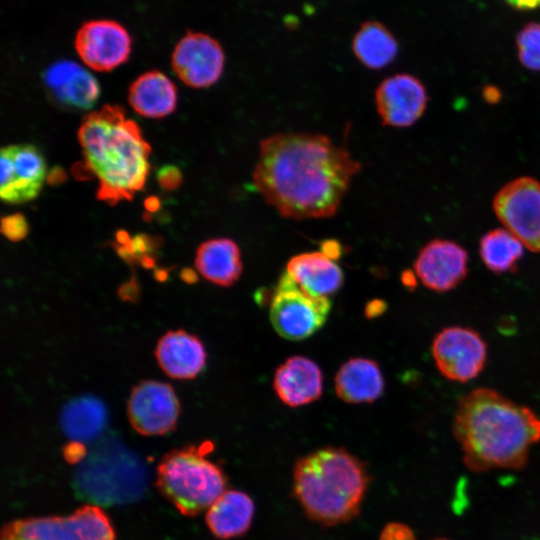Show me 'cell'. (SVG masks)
<instances>
[{
	"instance_id": "6da1fadb",
	"label": "cell",
	"mask_w": 540,
	"mask_h": 540,
	"mask_svg": "<svg viewBox=\"0 0 540 540\" xmlns=\"http://www.w3.org/2000/svg\"><path fill=\"white\" fill-rule=\"evenodd\" d=\"M361 168L344 145L327 135L276 133L261 140L252 181L284 218H330Z\"/></svg>"
},
{
	"instance_id": "7a4b0ae2",
	"label": "cell",
	"mask_w": 540,
	"mask_h": 540,
	"mask_svg": "<svg viewBox=\"0 0 540 540\" xmlns=\"http://www.w3.org/2000/svg\"><path fill=\"white\" fill-rule=\"evenodd\" d=\"M452 431L469 470H514L524 467L540 441V417L494 389L479 387L458 401Z\"/></svg>"
},
{
	"instance_id": "3957f363",
	"label": "cell",
	"mask_w": 540,
	"mask_h": 540,
	"mask_svg": "<svg viewBox=\"0 0 540 540\" xmlns=\"http://www.w3.org/2000/svg\"><path fill=\"white\" fill-rule=\"evenodd\" d=\"M86 168L98 180L96 197L109 205L130 201L149 173L151 147L118 105L86 115L78 131Z\"/></svg>"
},
{
	"instance_id": "277c9868",
	"label": "cell",
	"mask_w": 540,
	"mask_h": 540,
	"mask_svg": "<svg viewBox=\"0 0 540 540\" xmlns=\"http://www.w3.org/2000/svg\"><path fill=\"white\" fill-rule=\"evenodd\" d=\"M369 480L361 460L344 448L325 447L297 460L293 492L311 519L331 526L359 514Z\"/></svg>"
},
{
	"instance_id": "5b68a950",
	"label": "cell",
	"mask_w": 540,
	"mask_h": 540,
	"mask_svg": "<svg viewBox=\"0 0 540 540\" xmlns=\"http://www.w3.org/2000/svg\"><path fill=\"white\" fill-rule=\"evenodd\" d=\"M143 462L122 445L101 443L79 463L73 477L76 494L92 505L110 506L140 499L146 490Z\"/></svg>"
},
{
	"instance_id": "8992f818",
	"label": "cell",
	"mask_w": 540,
	"mask_h": 540,
	"mask_svg": "<svg viewBox=\"0 0 540 540\" xmlns=\"http://www.w3.org/2000/svg\"><path fill=\"white\" fill-rule=\"evenodd\" d=\"M210 449L211 443L188 445L169 451L159 461L156 486L183 515L196 516L209 509L225 491L224 473L205 457Z\"/></svg>"
},
{
	"instance_id": "52a82bcc",
	"label": "cell",
	"mask_w": 540,
	"mask_h": 540,
	"mask_svg": "<svg viewBox=\"0 0 540 540\" xmlns=\"http://www.w3.org/2000/svg\"><path fill=\"white\" fill-rule=\"evenodd\" d=\"M0 540H115L107 515L92 504L68 516L30 517L5 524Z\"/></svg>"
},
{
	"instance_id": "ba28073f",
	"label": "cell",
	"mask_w": 540,
	"mask_h": 540,
	"mask_svg": "<svg viewBox=\"0 0 540 540\" xmlns=\"http://www.w3.org/2000/svg\"><path fill=\"white\" fill-rule=\"evenodd\" d=\"M331 310L328 297L311 295L285 271L275 287L269 316L274 330L284 339L303 340L317 332Z\"/></svg>"
},
{
	"instance_id": "9c48e42d",
	"label": "cell",
	"mask_w": 540,
	"mask_h": 540,
	"mask_svg": "<svg viewBox=\"0 0 540 540\" xmlns=\"http://www.w3.org/2000/svg\"><path fill=\"white\" fill-rule=\"evenodd\" d=\"M505 229L533 252H540V182L523 176L505 184L493 199Z\"/></svg>"
},
{
	"instance_id": "30bf717a",
	"label": "cell",
	"mask_w": 540,
	"mask_h": 540,
	"mask_svg": "<svg viewBox=\"0 0 540 540\" xmlns=\"http://www.w3.org/2000/svg\"><path fill=\"white\" fill-rule=\"evenodd\" d=\"M432 357L439 373L448 380L465 383L476 378L487 361V344L472 328L449 326L432 342Z\"/></svg>"
},
{
	"instance_id": "8fae6325",
	"label": "cell",
	"mask_w": 540,
	"mask_h": 540,
	"mask_svg": "<svg viewBox=\"0 0 540 540\" xmlns=\"http://www.w3.org/2000/svg\"><path fill=\"white\" fill-rule=\"evenodd\" d=\"M179 414V399L169 383L143 380L132 388L127 416L131 427L140 435L169 433L175 429Z\"/></svg>"
},
{
	"instance_id": "7c38bea8",
	"label": "cell",
	"mask_w": 540,
	"mask_h": 540,
	"mask_svg": "<svg viewBox=\"0 0 540 540\" xmlns=\"http://www.w3.org/2000/svg\"><path fill=\"white\" fill-rule=\"evenodd\" d=\"M75 50L89 68L108 72L127 62L132 38L128 30L111 19L84 22L75 34Z\"/></svg>"
},
{
	"instance_id": "4fadbf2b",
	"label": "cell",
	"mask_w": 540,
	"mask_h": 540,
	"mask_svg": "<svg viewBox=\"0 0 540 540\" xmlns=\"http://www.w3.org/2000/svg\"><path fill=\"white\" fill-rule=\"evenodd\" d=\"M225 52L218 40L203 32L188 31L171 55L174 73L187 86L207 88L222 76Z\"/></svg>"
},
{
	"instance_id": "5bb4252c",
	"label": "cell",
	"mask_w": 540,
	"mask_h": 540,
	"mask_svg": "<svg viewBox=\"0 0 540 540\" xmlns=\"http://www.w3.org/2000/svg\"><path fill=\"white\" fill-rule=\"evenodd\" d=\"M0 159L2 201L20 204L36 198L46 177L41 152L31 144H14L1 149Z\"/></svg>"
},
{
	"instance_id": "9a60e30c",
	"label": "cell",
	"mask_w": 540,
	"mask_h": 540,
	"mask_svg": "<svg viewBox=\"0 0 540 540\" xmlns=\"http://www.w3.org/2000/svg\"><path fill=\"white\" fill-rule=\"evenodd\" d=\"M428 94L423 83L408 73L385 78L375 91L376 110L384 126L410 127L425 112Z\"/></svg>"
},
{
	"instance_id": "2e32d148",
	"label": "cell",
	"mask_w": 540,
	"mask_h": 540,
	"mask_svg": "<svg viewBox=\"0 0 540 540\" xmlns=\"http://www.w3.org/2000/svg\"><path fill=\"white\" fill-rule=\"evenodd\" d=\"M414 271L430 290L447 292L458 286L468 274V254L458 243L433 239L419 251Z\"/></svg>"
},
{
	"instance_id": "e0dca14e",
	"label": "cell",
	"mask_w": 540,
	"mask_h": 540,
	"mask_svg": "<svg viewBox=\"0 0 540 540\" xmlns=\"http://www.w3.org/2000/svg\"><path fill=\"white\" fill-rule=\"evenodd\" d=\"M43 81L51 98L64 108L87 110L100 95L96 78L76 62L60 60L43 73Z\"/></svg>"
},
{
	"instance_id": "ac0fdd59",
	"label": "cell",
	"mask_w": 540,
	"mask_h": 540,
	"mask_svg": "<svg viewBox=\"0 0 540 540\" xmlns=\"http://www.w3.org/2000/svg\"><path fill=\"white\" fill-rule=\"evenodd\" d=\"M154 354L163 372L177 380L194 379L206 365L207 353L202 341L183 329L162 335Z\"/></svg>"
},
{
	"instance_id": "d6986e66",
	"label": "cell",
	"mask_w": 540,
	"mask_h": 540,
	"mask_svg": "<svg viewBox=\"0 0 540 540\" xmlns=\"http://www.w3.org/2000/svg\"><path fill=\"white\" fill-rule=\"evenodd\" d=\"M273 387L283 403L299 407L320 398L323 375L314 361L303 356H292L276 369Z\"/></svg>"
},
{
	"instance_id": "ffe728a7",
	"label": "cell",
	"mask_w": 540,
	"mask_h": 540,
	"mask_svg": "<svg viewBox=\"0 0 540 540\" xmlns=\"http://www.w3.org/2000/svg\"><path fill=\"white\" fill-rule=\"evenodd\" d=\"M286 272L311 295L328 297L343 284V272L322 251L305 252L289 259Z\"/></svg>"
},
{
	"instance_id": "44dd1931",
	"label": "cell",
	"mask_w": 540,
	"mask_h": 540,
	"mask_svg": "<svg viewBox=\"0 0 540 540\" xmlns=\"http://www.w3.org/2000/svg\"><path fill=\"white\" fill-rule=\"evenodd\" d=\"M195 267L211 283L230 287L239 280L243 271L240 248L229 238L209 239L198 246Z\"/></svg>"
},
{
	"instance_id": "7402d4cb",
	"label": "cell",
	"mask_w": 540,
	"mask_h": 540,
	"mask_svg": "<svg viewBox=\"0 0 540 540\" xmlns=\"http://www.w3.org/2000/svg\"><path fill=\"white\" fill-rule=\"evenodd\" d=\"M337 396L347 403H371L384 391V378L379 365L367 358L346 361L335 376Z\"/></svg>"
},
{
	"instance_id": "603a6c76",
	"label": "cell",
	"mask_w": 540,
	"mask_h": 540,
	"mask_svg": "<svg viewBox=\"0 0 540 540\" xmlns=\"http://www.w3.org/2000/svg\"><path fill=\"white\" fill-rule=\"evenodd\" d=\"M129 104L147 118H163L177 104V88L162 72L152 70L140 75L129 87Z\"/></svg>"
},
{
	"instance_id": "cb8c5ba5",
	"label": "cell",
	"mask_w": 540,
	"mask_h": 540,
	"mask_svg": "<svg viewBox=\"0 0 540 540\" xmlns=\"http://www.w3.org/2000/svg\"><path fill=\"white\" fill-rule=\"evenodd\" d=\"M254 515V503L242 491L224 492L208 509L206 522L217 537L227 539L241 536L249 529Z\"/></svg>"
},
{
	"instance_id": "d4e9b609",
	"label": "cell",
	"mask_w": 540,
	"mask_h": 540,
	"mask_svg": "<svg viewBox=\"0 0 540 540\" xmlns=\"http://www.w3.org/2000/svg\"><path fill=\"white\" fill-rule=\"evenodd\" d=\"M352 51L366 68L378 70L391 64L399 45L394 34L381 22H363L352 39Z\"/></svg>"
},
{
	"instance_id": "484cf974",
	"label": "cell",
	"mask_w": 540,
	"mask_h": 540,
	"mask_svg": "<svg viewBox=\"0 0 540 540\" xmlns=\"http://www.w3.org/2000/svg\"><path fill=\"white\" fill-rule=\"evenodd\" d=\"M105 423V407L92 397L78 398L70 402L61 414L62 429L71 441L83 443L95 439Z\"/></svg>"
},
{
	"instance_id": "4316f807",
	"label": "cell",
	"mask_w": 540,
	"mask_h": 540,
	"mask_svg": "<svg viewBox=\"0 0 540 540\" xmlns=\"http://www.w3.org/2000/svg\"><path fill=\"white\" fill-rule=\"evenodd\" d=\"M523 243L505 228L485 233L479 242V255L484 265L493 273H512L524 253Z\"/></svg>"
},
{
	"instance_id": "83f0119b",
	"label": "cell",
	"mask_w": 540,
	"mask_h": 540,
	"mask_svg": "<svg viewBox=\"0 0 540 540\" xmlns=\"http://www.w3.org/2000/svg\"><path fill=\"white\" fill-rule=\"evenodd\" d=\"M517 57L523 67L540 71V23L525 24L516 35Z\"/></svg>"
},
{
	"instance_id": "f1b7e54d",
	"label": "cell",
	"mask_w": 540,
	"mask_h": 540,
	"mask_svg": "<svg viewBox=\"0 0 540 540\" xmlns=\"http://www.w3.org/2000/svg\"><path fill=\"white\" fill-rule=\"evenodd\" d=\"M29 231L28 223L21 213L3 217L1 220V233L10 241L23 240Z\"/></svg>"
},
{
	"instance_id": "f546056e",
	"label": "cell",
	"mask_w": 540,
	"mask_h": 540,
	"mask_svg": "<svg viewBox=\"0 0 540 540\" xmlns=\"http://www.w3.org/2000/svg\"><path fill=\"white\" fill-rule=\"evenodd\" d=\"M379 540H416V537L407 525L392 522L383 528Z\"/></svg>"
},
{
	"instance_id": "4dcf8cb0",
	"label": "cell",
	"mask_w": 540,
	"mask_h": 540,
	"mask_svg": "<svg viewBox=\"0 0 540 540\" xmlns=\"http://www.w3.org/2000/svg\"><path fill=\"white\" fill-rule=\"evenodd\" d=\"M157 180L162 188L172 190L179 186L182 176L178 168L166 165L158 171Z\"/></svg>"
},
{
	"instance_id": "1f68e13d",
	"label": "cell",
	"mask_w": 540,
	"mask_h": 540,
	"mask_svg": "<svg viewBox=\"0 0 540 540\" xmlns=\"http://www.w3.org/2000/svg\"><path fill=\"white\" fill-rule=\"evenodd\" d=\"M63 456L69 463H80L87 456L86 448L82 442L71 441L64 447Z\"/></svg>"
},
{
	"instance_id": "d6a6232c",
	"label": "cell",
	"mask_w": 540,
	"mask_h": 540,
	"mask_svg": "<svg viewBox=\"0 0 540 540\" xmlns=\"http://www.w3.org/2000/svg\"><path fill=\"white\" fill-rule=\"evenodd\" d=\"M511 8L519 11L540 9V0H504Z\"/></svg>"
},
{
	"instance_id": "836d02e7",
	"label": "cell",
	"mask_w": 540,
	"mask_h": 540,
	"mask_svg": "<svg viewBox=\"0 0 540 540\" xmlns=\"http://www.w3.org/2000/svg\"><path fill=\"white\" fill-rule=\"evenodd\" d=\"M322 252L325 253L327 256L335 260L338 258L341 254V247L340 244L337 243L335 240H326L322 243Z\"/></svg>"
},
{
	"instance_id": "e575fe53",
	"label": "cell",
	"mask_w": 540,
	"mask_h": 540,
	"mask_svg": "<svg viewBox=\"0 0 540 540\" xmlns=\"http://www.w3.org/2000/svg\"><path fill=\"white\" fill-rule=\"evenodd\" d=\"M483 98L486 102L495 104L500 101L502 94L501 91L493 85H487L482 90Z\"/></svg>"
},
{
	"instance_id": "d590c367",
	"label": "cell",
	"mask_w": 540,
	"mask_h": 540,
	"mask_svg": "<svg viewBox=\"0 0 540 540\" xmlns=\"http://www.w3.org/2000/svg\"><path fill=\"white\" fill-rule=\"evenodd\" d=\"M385 308L386 306L383 301L374 300L367 304L365 313L367 317L378 316L384 312Z\"/></svg>"
},
{
	"instance_id": "8d00e7d4",
	"label": "cell",
	"mask_w": 540,
	"mask_h": 540,
	"mask_svg": "<svg viewBox=\"0 0 540 540\" xmlns=\"http://www.w3.org/2000/svg\"><path fill=\"white\" fill-rule=\"evenodd\" d=\"M180 277L188 284H194L198 280L197 274L190 268L182 269L180 272Z\"/></svg>"
},
{
	"instance_id": "74e56055",
	"label": "cell",
	"mask_w": 540,
	"mask_h": 540,
	"mask_svg": "<svg viewBox=\"0 0 540 540\" xmlns=\"http://www.w3.org/2000/svg\"><path fill=\"white\" fill-rule=\"evenodd\" d=\"M416 274L412 273L411 271H405L402 275L403 283L410 288L411 286L414 287L416 284Z\"/></svg>"
},
{
	"instance_id": "f35d334b",
	"label": "cell",
	"mask_w": 540,
	"mask_h": 540,
	"mask_svg": "<svg viewBox=\"0 0 540 540\" xmlns=\"http://www.w3.org/2000/svg\"><path fill=\"white\" fill-rule=\"evenodd\" d=\"M146 207L153 211L159 207V201L155 197L149 198L146 200Z\"/></svg>"
},
{
	"instance_id": "ab89813d",
	"label": "cell",
	"mask_w": 540,
	"mask_h": 540,
	"mask_svg": "<svg viewBox=\"0 0 540 540\" xmlns=\"http://www.w3.org/2000/svg\"><path fill=\"white\" fill-rule=\"evenodd\" d=\"M434 540H450V539H446V538H438V539H434Z\"/></svg>"
}]
</instances>
